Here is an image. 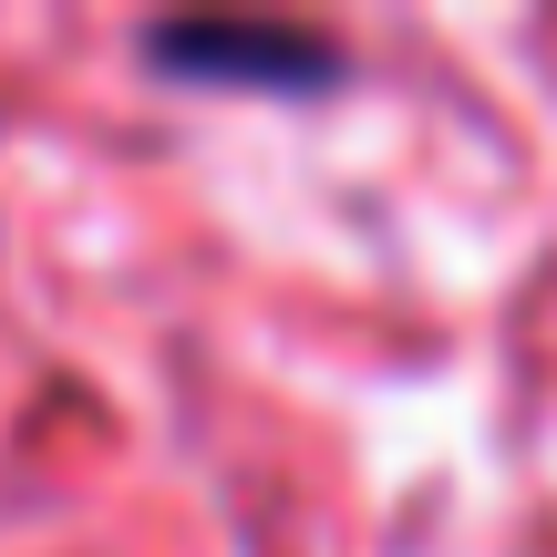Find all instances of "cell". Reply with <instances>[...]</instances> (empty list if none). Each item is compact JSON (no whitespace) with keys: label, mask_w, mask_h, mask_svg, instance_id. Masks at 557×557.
<instances>
[{"label":"cell","mask_w":557,"mask_h":557,"mask_svg":"<svg viewBox=\"0 0 557 557\" xmlns=\"http://www.w3.org/2000/svg\"><path fill=\"white\" fill-rule=\"evenodd\" d=\"M145 52L176 62V73H248V83H331V41L320 32H289V21H165L145 32Z\"/></svg>","instance_id":"cell-1"}]
</instances>
